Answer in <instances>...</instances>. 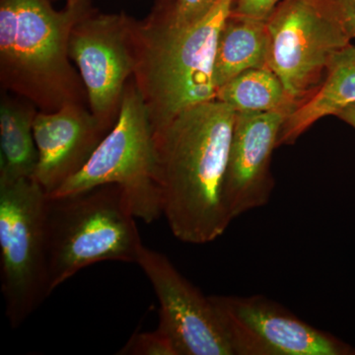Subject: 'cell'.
Here are the masks:
<instances>
[{
	"label": "cell",
	"instance_id": "obj_3",
	"mask_svg": "<svg viewBox=\"0 0 355 355\" xmlns=\"http://www.w3.org/2000/svg\"><path fill=\"white\" fill-rule=\"evenodd\" d=\"M235 0H218L205 17L187 27L153 16L135 22V79L153 132L184 110L216 100L214 60L219 35Z\"/></svg>",
	"mask_w": 355,
	"mask_h": 355
},
{
	"label": "cell",
	"instance_id": "obj_9",
	"mask_svg": "<svg viewBox=\"0 0 355 355\" xmlns=\"http://www.w3.org/2000/svg\"><path fill=\"white\" fill-rule=\"evenodd\" d=\"M135 22L123 14L91 10L70 35V58L83 79L90 111L109 130L118 119L128 78L135 74Z\"/></svg>",
	"mask_w": 355,
	"mask_h": 355
},
{
	"label": "cell",
	"instance_id": "obj_11",
	"mask_svg": "<svg viewBox=\"0 0 355 355\" xmlns=\"http://www.w3.org/2000/svg\"><path fill=\"white\" fill-rule=\"evenodd\" d=\"M292 108L236 113L222 200L232 222L270 202L272 180L268 165Z\"/></svg>",
	"mask_w": 355,
	"mask_h": 355
},
{
	"label": "cell",
	"instance_id": "obj_10",
	"mask_svg": "<svg viewBox=\"0 0 355 355\" xmlns=\"http://www.w3.org/2000/svg\"><path fill=\"white\" fill-rule=\"evenodd\" d=\"M137 263L157 296L158 329L178 355H233L209 296L184 279L165 254L144 245Z\"/></svg>",
	"mask_w": 355,
	"mask_h": 355
},
{
	"label": "cell",
	"instance_id": "obj_19",
	"mask_svg": "<svg viewBox=\"0 0 355 355\" xmlns=\"http://www.w3.org/2000/svg\"><path fill=\"white\" fill-rule=\"evenodd\" d=\"M279 3L280 0H235L232 13L266 21Z\"/></svg>",
	"mask_w": 355,
	"mask_h": 355
},
{
	"label": "cell",
	"instance_id": "obj_1",
	"mask_svg": "<svg viewBox=\"0 0 355 355\" xmlns=\"http://www.w3.org/2000/svg\"><path fill=\"white\" fill-rule=\"evenodd\" d=\"M235 118L234 110L216 99L184 110L153 132L161 209L180 241H214L231 223L222 190Z\"/></svg>",
	"mask_w": 355,
	"mask_h": 355
},
{
	"label": "cell",
	"instance_id": "obj_6",
	"mask_svg": "<svg viewBox=\"0 0 355 355\" xmlns=\"http://www.w3.org/2000/svg\"><path fill=\"white\" fill-rule=\"evenodd\" d=\"M116 184L125 191L135 216L151 223L162 216L155 183V144L148 109L135 81H128L114 127L86 165L49 197H62Z\"/></svg>",
	"mask_w": 355,
	"mask_h": 355
},
{
	"label": "cell",
	"instance_id": "obj_12",
	"mask_svg": "<svg viewBox=\"0 0 355 355\" xmlns=\"http://www.w3.org/2000/svg\"><path fill=\"white\" fill-rule=\"evenodd\" d=\"M38 164L34 179L51 196L88 162L108 128L83 104L64 105L35 116Z\"/></svg>",
	"mask_w": 355,
	"mask_h": 355
},
{
	"label": "cell",
	"instance_id": "obj_18",
	"mask_svg": "<svg viewBox=\"0 0 355 355\" xmlns=\"http://www.w3.org/2000/svg\"><path fill=\"white\" fill-rule=\"evenodd\" d=\"M218 0H175L169 15L179 27H187L205 17Z\"/></svg>",
	"mask_w": 355,
	"mask_h": 355
},
{
	"label": "cell",
	"instance_id": "obj_17",
	"mask_svg": "<svg viewBox=\"0 0 355 355\" xmlns=\"http://www.w3.org/2000/svg\"><path fill=\"white\" fill-rule=\"evenodd\" d=\"M116 354L178 355L170 338L162 331L135 334Z\"/></svg>",
	"mask_w": 355,
	"mask_h": 355
},
{
	"label": "cell",
	"instance_id": "obj_13",
	"mask_svg": "<svg viewBox=\"0 0 355 355\" xmlns=\"http://www.w3.org/2000/svg\"><path fill=\"white\" fill-rule=\"evenodd\" d=\"M322 87L287 116L279 144L294 141L313 123L327 116H336L355 104V46H347L331 60Z\"/></svg>",
	"mask_w": 355,
	"mask_h": 355
},
{
	"label": "cell",
	"instance_id": "obj_2",
	"mask_svg": "<svg viewBox=\"0 0 355 355\" xmlns=\"http://www.w3.org/2000/svg\"><path fill=\"white\" fill-rule=\"evenodd\" d=\"M91 11V0H69L55 10L49 0L0 1V80L41 112L87 99L72 67L69 39Z\"/></svg>",
	"mask_w": 355,
	"mask_h": 355
},
{
	"label": "cell",
	"instance_id": "obj_21",
	"mask_svg": "<svg viewBox=\"0 0 355 355\" xmlns=\"http://www.w3.org/2000/svg\"><path fill=\"white\" fill-rule=\"evenodd\" d=\"M340 120L349 123L352 128H355V104L347 108L343 109L340 113L336 114Z\"/></svg>",
	"mask_w": 355,
	"mask_h": 355
},
{
	"label": "cell",
	"instance_id": "obj_20",
	"mask_svg": "<svg viewBox=\"0 0 355 355\" xmlns=\"http://www.w3.org/2000/svg\"><path fill=\"white\" fill-rule=\"evenodd\" d=\"M350 39H355V0H329Z\"/></svg>",
	"mask_w": 355,
	"mask_h": 355
},
{
	"label": "cell",
	"instance_id": "obj_7",
	"mask_svg": "<svg viewBox=\"0 0 355 355\" xmlns=\"http://www.w3.org/2000/svg\"><path fill=\"white\" fill-rule=\"evenodd\" d=\"M266 28V67L279 77L294 102L313 87L352 40L329 0H282Z\"/></svg>",
	"mask_w": 355,
	"mask_h": 355
},
{
	"label": "cell",
	"instance_id": "obj_15",
	"mask_svg": "<svg viewBox=\"0 0 355 355\" xmlns=\"http://www.w3.org/2000/svg\"><path fill=\"white\" fill-rule=\"evenodd\" d=\"M266 21L231 13L222 28L214 60L216 90L242 72L266 67Z\"/></svg>",
	"mask_w": 355,
	"mask_h": 355
},
{
	"label": "cell",
	"instance_id": "obj_5",
	"mask_svg": "<svg viewBox=\"0 0 355 355\" xmlns=\"http://www.w3.org/2000/svg\"><path fill=\"white\" fill-rule=\"evenodd\" d=\"M46 202L48 195L34 178L0 184V282L13 329L51 295Z\"/></svg>",
	"mask_w": 355,
	"mask_h": 355
},
{
	"label": "cell",
	"instance_id": "obj_4",
	"mask_svg": "<svg viewBox=\"0 0 355 355\" xmlns=\"http://www.w3.org/2000/svg\"><path fill=\"white\" fill-rule=\"evenodd\" d=\"M132 202L116 184L46 202L50 292L101 261L137 263L142 244Z\"/></svg>",
	"mask_w": 355,
	"mask_h": 355
},
{
	"label": "cell",
	"instance_id": "obj_8",
	"mask_svg": "<svg viewBox=\"0 0 355 355\" xmlns=\"http://www.w3.org/2000/svg\"><path fill=\"white\" fill-rule=\"evenodd\" d=\"M233 355H355V347L261 295L209 296Z\"/></svg>",
	"mask_w": 355,
	"mask_h": 355
},
{
	"label": "cell",
	"instance_id": "obj_14",
	"mask_svg": "<svg viewBox=\"0 0 355 355\" xmlns=\"http://www.w3.org/2000/svg\"><path fill=\"white\" fill-rule=\"evenodd\" d=\"M36 107L3 95L0 102V184L34 178L38 164L35 141Z\"/></svg>",
	"mask_w": 355,
	"mask_h": 355
},
{
	"label": "cell",
	"instance_id": "obj_16",
	"mask_svg": "<svg viewBox=\"0 0 355 355\" xmlns=\"http://www.w3.org/2000/svg\"><path fill=\"white\" fill-rule=\"evenodd\" d=\"M216 99L236 113L295 109L279 77L268 67L242 72L216 90Z\"/></svg>",
	"mask_w": 355,
	"mask_h": 355
}]
</instances>
